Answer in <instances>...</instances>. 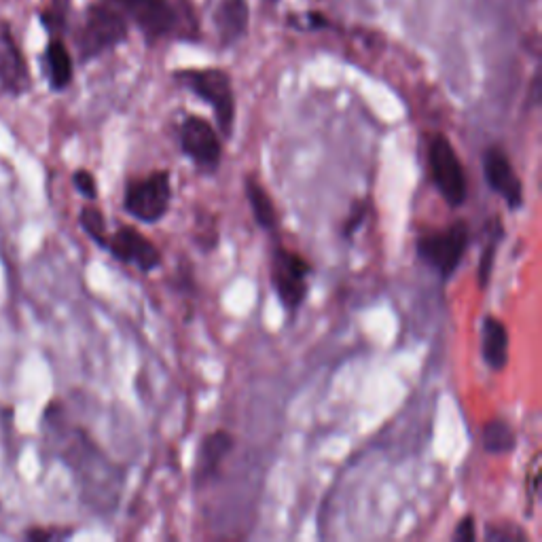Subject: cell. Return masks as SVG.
<instances>
[{
    "instance_id": "6da1fadb",
    "label": "cell",
    "mask_w": 542,
    "mask_h": 542,
    "mask_svg": "<svg viewBox=\"0 0 542 542\" xmlns=\"http://www.w3.org/2000/svg\"><path fill=\"white\" fill-rule=\"evenodd\" d=\"M128 22L144 34L147 43H157L166 36L195 39L197 24L191 13H183L170 0H108Z\"/></svg>"
},
{
    "instance_id": "7a4b0ae2",
    "label": "cell",
    "mask_w": 542,
    "mask_h": 542,
    "mask_svg": "<svg viewBox=\"0 0 542 542\" xmlns=\"http://www.w3.org/2000/svg\"><path fill=\"white\" fill-rule=\"evenodd\" d=\"M174 79L212 108L221 136L231 138L236 123V94L227 72L221 68H189L176 70Z\"/></svg>"
},
{
    "instance_id": "3957f363",
    "label": "cell",
    "mask_w": 542,
    "mask_h": 542,
    "mask_svg": "<svg viewBox=\"0 0 542 542\" xmlns=\"http://www.w3.org/2000/svg\"><path fill=\"white\" fill-rule=\"evenodd\" d=\"M125 36H128V20L108 0H100L87 9L85 22L77 34L79 58L83 62L94 60L123 43Z\"/></svg>"
},
{
    "instance_id": "277c9868",
    "label": "cell",
    "mask_w": 542,
    "mask_h": 542,
    "mask_svg": "<svg viewBox=\"0 0 542 542\" xmlns=\"http://www.w3.org/2000/svg\"><path fill=\"white\" fill-rule=\"evenodd\" d=\"M468 246H471V227L464 221H456L449 227L422 233L418 238V257L435 269L441 280H449L464 261Z\"/></svg>"
},
{
    "instance_id": "5b68a950",
    "label": "cell",
    "mask_w": 542,
    "mask_h": 542,
    "mask_svg": "<svg viewBox=\"0 0 542 542\" xmlns=\"http://www.w3.org/2000/svg\"><path fill=\"white\" fill-rule=\"evenodd\" d=\"M172 204V176L166 170L134 178L125 187L123 208L140 223H159Z\"/></svg>"
},
{
    "instance_id": "8992f818",
    "label": "cell",
    "mask_w": 542,
    "mask_h": 542,
    "mask_svg": "<svg viewBox=\"0 0 542 542\" xmlns=\"http://www.w3.org/2000/svg\"><path fill=\"white\" fill-rule=\"evenodd\" d=\"M428 166L432 183L447 206L460 208L466 202L468 185L462 161L447 136L437 134L428 147Z\"/></svg>"
},
{
    "instance_id": "52a82bcc",
    "label": "cell",
    "mask_w": 542,
    "mask_h": 542,
    "mask_svg": "<svg viewBox=\"0 0 542 542\" xmlns=\"http://www.w3.org/2000/svg\"><path fill=\"white\" fill-rule=\"evenodd\" d=\"M312 274V265L299 252L278 246L271 255L269 280L274 291L288 312L295 314L307 295V278Z\"/></svg>"
},
{
    "instance_id": "ba28073f",
    "label": "cell",
    "mask_w": 542,
    "mask_h": 542,
    "mask_svg": "<svg viewBox=\"0 0 542 542\" xmlns=\"http://www.w3.org/2000/svg\"><path fill=\"white\" fill-rule=\"evenodd\" d=\"M180 149L189 157L200 172L214 174L223 159L221 134L214 125L200 115H189L180 123Z\"/></svg>"
},
{
    "instance_id": "9c48e42d",
    "label": "cell",
    "mask_w": 542,
    "mask_h": 542,
    "mask_svg": "<svg viewBox=\"0 0 542 542\" xmlns=\"http://www.w3.org/2000/svg\"><path fill=\"white\" fill-rule=\"evenodd\" d=\"M106 250L111 252L117 261L136 265L144 274H151V271L161 265L159 248L136 227H119L113 236H108Z\"/></svg>"
},
{
    "instance_id": "30bf717a",
    "label": "cell",
    "mask_w": 542,
    "mask_h": 542,
    "mask_svg": "<svg viewBox=\"0 0 542 542\" xmlns=\"http://www.w3.org/2000/svg\"><path fill=\"white\" fill-rule=\"evenodd\" d=\"M483 176L485 183L511 210L523 206V185L517 176L509 155L502 147H490L483 155Z\"/></svg>"
},
{
    "instance_id": "8fae6325",
    "label": "cell",
    "mask_w": 542,
    "mask_h": 542,
    "mask_svg": "<svg viewBox=\"0 0 542 542\" xmlns=\"http://www.w3.org/2000/svg\"><path fill=\"white\" fill-rule=\"evenodd\" d=\"M0 87L9 96H24L30 89L28 64L7 24H0Z\"/></svg>"
},
{
    "instance_id": "7c38bea8",
    "label": "cell",
    "mask_w": 542,
    "mask_h": 542,
    "mask_svg": "<svg viewBox=\"0 0 542 542\" xmlns=\"http://www.w3.org/2000/svg\"><path fill=\"white\" fill-rule=\"evenodd\" d=\"M233 447H236V439L227 430H214L206 435L200 445V454H197L195 483L202 485L219 475L221 464L231 454Z\"/></svg>"
},
{
    "instance_id": "4fadbf2b",
    "label": "cell",
    "mask_w": 542,
    "mask_h": 542,
    "mask_svg": "<svg viewBox=\"0 0 542 542\" xmlns=\"http://www.w3.org/2000/svg\"><path fill=\"white\" fill-rule=\"evenodd\" d=\"M248 22V0H219V5L214 9V24L223 45L240 41L248 30Z\"/></svg>"
},
{
    "instance_id": "5bb4252c",
    "label": "cell",
    "mask_w": 542,
    "mask_h": 542,
    "mask_svg": "<svg viewBox=\"0 0 542 542\" xmlns=\"http://www.w3.org/2000/svg\"><path fill=\"white\" fill-rule=\"evenodd\" d=\"M481 352L485 365L494 371H502L509 363V331L496 316L483 318Z\"/></svg>"
},
{
    "instance_id": "9a60e30c",
    "label": "cell",
    "mask_w": 542,
    "mask_h": 542,
    "mask_svg": "<svg viewBox=\"0 0 542 542\" xmlns=\"http://www.w3.org/2000/svg\"><path fill=\"white\" fill-rule=\"evenodd\" d=\"M45 70L47 79L53 92H62L70 83L72 75H75V64H72V56L68 47L62 43V39H53L45 49Z\"/></svg>"
},
{
    "instance_id": "2e32d148",
    "label": "cell",
    "mask_w": 542,
    "mask_h": 542,
    "mask_svg": "<svg viewBox=\"0 0 542 542\" xmlns=\"http://www.w3.org/2000/svg\"><path fill=\"white\" fill-rule=\"evenodd\" d=\"M246 200L250 204V212L255 216V221L261 229L274 231L278 227V212L274 202H271V195L265 191V187L259 183L255 176L246 178Z\"/></svg>"
},
{
    "instance_id": "e0dca14e",
    "label": "cell",
    "mask_w": 542,
    "mask_h": 542,
    "mask_svg": "<svg viewBox=\"0 0 542 542\" xmlns=\"http://www.w3.org/2000/svg\"><path fill=\"white\" fill-rule=\"evenodd\" d=\"M481 441L487 454H492V456H507L517 447V437H515L513 426L500 418L490 420L483 426Z\"/></svg>"
},
{
    "instance_id": "ac0fdd59",
    "label": "cell",
    "mask_w": 542,
    "mask_h": 542,
    "mask_svg": "<svg viewBox=\"0 0 542 542\" xmlns=\"http://www.w3.org/2000/svg\"><path fill=\"white\" fill-rule=\"evenodd\" d=\"M79 225L87 233L89 240L96 242L100 248H106L108 233H106V221L100 208L96 206H83L79 212Z\"/></svg>"
},
{
    "instance_id": "d6986e66",
    "label": "cell",
    "mask_w": 542,
    "mask_h": 542,
    "mask_svg": "<svg viewBox=\"0 0 542 542\" xmlns=\"http://www.w3.org/2000/svg\"><path fill=\"white\" fill-rule=\"evenodd\" d=\"M504 236V231L500 227V223L496 225V233H492V236H487V242L481 250V257H479V267H477V280H479V286L481 288H487V284H490V278H492V271H494V263H496V252H498V244Z\"/></svg>"
},
{
    "instance_id": "ffe728a7",
    "label": "cell",
    "mask_w": 542,
    "mask_h": 542,
    "mask_svg": "<svg viewBox=\"0 0 542 542\" xmlns=\"http://www.w3.org/2000/svg\"><path fill=\"white\" fill-rule=\"evenodd\" d=\"M66 15H68V0H53V3L43 11L41 20L51 34H58L66 26Z\"/></svg>"
},
{
    "instance_id": "44dd1931",
    "label": "cell",
    "mask_w": 542,
    "mask_h": 542,
    "mask_svg": "<svg viewBox=\"0 0 542 542\" xmlns=\"http://www.w3.org/2000/svg\"><path fill=\"white\" fill-rule=\"evenodd\" d=\"M72 185L85 197L87 202H96L98 200V183L96 176L89 170H77L72 174Z\"/></svg>"
},
{
    "instance_id": "7402d4cb",
    "label": "cell",
    "mask_w": 542,
    "mask_h": 542,
    "mask_svg": "<svg viewBox=\"0 0 542 542\" xmlns=\"http://www.w3.org/2000/svg\"><path fill=\"white\" fill-rule=\"evenodd\" d=\"M367 216H369V206L365 202H358L352 206V212L350 216L346 219V223H343V229H341V236L346 238V240H352L354 233L363 227V223L367 221Z\"/></svg>"
},
{
    "instance_id": "603a6c76",
    "label": "cell",
    "mask_w": 542,
    "mask_h": 542,
    "mask_svg": "<svg viewBox=\"0 0 542 542\" xmlns=\"http://www.w3.org/2000/svg\"><path fill=\"white\" fill-rule=\"evenodd\" d=\"M487 540H498V542H515V540H526L528 534L521 528H517L515 523H509V526H490L485 532Z\"/></svg>"
},
{
    "instance_id": "cb8c5ba5",
    "label": "cell",
    "mask_w": 542,
    "mask_h": 542,
    "mask_svg": "<svg viewBox=\"0 0 542 542\" xmlns=\"http://www.w3.org/2000/svg\"><path fill=\"white\" fill-rule=\"evenodd\" d=\"M72 534V530H58V528H30L26 530L24 538L32 540V542H47V540H60V538H68Z\"/></svg>"
},
{
    "instance_id": "d4e9b609",
    "label": "cell",
    "mask_w": 542,
    "mask_h": 542,
    "mask_svg": "<svg viewBox=\"0 0 542 542\" xmlns=\"http://www.w3.org/2000/svg\"><path fill=\"white\" fill-rule=\"evenodd\" d=\"M454 538L456 542H475L477 540V526H475V517L466 515L458 521L456 526V532H454Z\"/></svg>"
},
{
    "instance_id": "484cf974",
    "label": "cell",
    "mask_w": 542,
    "mask_h": 542,
    "mask_svg": "<svg viewBox=\"0 0 542 542\" xmlns=\"http://www.w3.org/2000/svg\"><path fill=\"white\" fill-rule=\"evenodd\" d=\"M538 483H540V473H538V456L532 460V468H530V475H528V487H526V494H528V507H532L534 502V496L538 492Z\"/></svg>"
},
{
    "instance_id": "4316f807",
    "label": "cell",
    "mask_w": 542,
    "mask_h": 542,
    "mask_svg": "<svg viewBox=\"0 0 542 542\" xmlns=\"http://www.w3.org/2000/svg\"><path fill=\"white\" fill-rule=\"evenodd\" d=\"M271 3H276V0H271Z\"/></svg>"
}]
</instances>
